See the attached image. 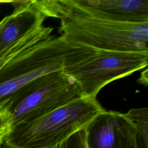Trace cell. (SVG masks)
<instances>
[{
    "mask_svg": "<svg viewBox=\"0 0 148 148\" xmlns=\"http://www.w3.org/2000/svg\"><path fill=\"white\" fill-rule=\"evenodd\" d=\"M53 30L51 27L42 25L18 42L6 54L0 57V87L8 84L18 76L27 49L50 36Z\"/></svg>",
    "mask_w": 148,
    "mask_h": 148,
    "instance_id": "cell-8",
    "label": "cell"
},
{
    "mask_svg": "<svg viewBox=\"0 0 148 148\" xmlns=\"http://www.w3.org/2000/svg\"><path fill=\"white\" fill-rule=\"evenodd\" d=\"M60 37L96 50L148 51V22L128 23L68 15L60 18Z\"/></svg>",
    "mask_w": 148,
    "mask_h": 148,
    "instance_id": "cell-2",
    "label": "cell"
},
{
    "mask_svg": "<svg viewBox=\"0 0 148 148\" xmlns=\"http://www.w3.org/2000/svg\"><path fill=\"white\" fill-rule=\"evenodd\" d=\"M111 148H140L137 132L132 131L123 135Z\"/></svg>",
    "mask_w": 148,
    "mask_h": 148,
    "instance_id": "cell-11",
    "label": "cell"
},
{
    "mask_svg": "<svg viewBox=\"0 0 148 148\" xmlns=\"http://www.w3.org/2000/svg\"><path fill=\"white\" fill-rule=\"evenodd\" d=\"M11 126L10 116L5 107L0 110V148L4 143L5 139L9 132Z\"/></svg>",
    "mask_w": 148,
    "mask_h": 148,
    "instance_id": "cell-12",
    "label": "cell"
},
{
    "mask_svg": "<svg viewBox=\"0 0 148 148\" xmlns=\"http://www.w3.org/2000/svg\"><path fill=\"white\" fill-rule=\"evenodd\" d=\"M14 6L12 14L0 22V57L31 32L43 25L47 16L35 0L10 1Z\"/></svg>",
    "mask_w": 148,
    "mask_h": 148,
    "instance_id": "cell-7",
    "label": "cell"
},
{
    "mask_svg": "<svg viewBox=\"0 0 148 148\" xmlns=\"http://www.w3.org/2000/svg\"><path fill=\"white\" fill-rule=\"evenodd\" d=\"M79 49V46L54 35L27 48L18 76L0 87V110L5 107L12 95L27 83L45 74L62 70Z\"/></svg>",
    "mask_w": 148,
    "mask_h": 148,
    "instance_id": "cell-6",
    "label": "cell"
},
{
    "mask_svg": "<svg viewBox=\"0 0 148 148\" xmlns=\"http://www.w3.org/2000/svg\"><path fill=\"white\" fill-rule=\"evenodd\" d=\"M124 114L135 124L141 147L148 148V109H132Z\"/></svg>",
    "mask_w": 148,
    "mask_h": 148,
    "instance_id": "cell-9",
    "label": "cell"
},
{
    "mask_svg": "<svg viewBox=\"0 0 148 148\" xmlns=\"http://www.w3.org/2000/svg\"><path fill=\"white\" fill-rule=\"evenodd\" d=\"M58 148H89L86 128L79 130L59 145Z\"/></svg>",
    "mask_w": 148,
    "mask_h": 148,
    "instance_id": "cell-10",
    "label": "cell"
},
{
    "mask_svg": "<svg viewBox=\"0 0 148 148\" xmlns=\"http://www.w3.org/2000/svg\"><path fill=\"white\" fill-rule=\"evenodd\" d=\"M58 146H59V145H58ZM58 146H57V147H56L55 148H58ZM1 148H8V147H6V146L3 144V145H2V146L1 147Z\"/></svg>",
    "mask_w": 148,
    "mask_h": 148,
    "instance_id": "cell-14",
    "label": "cell"
},
{
    "mask_svg": "<svg viewBox=\"0 0 148 148\" xmlns=\"http://www.w3.org/2000/svg\"><path fill=\"white\" fill-rule=\"evenodd\" d=\"M104 110L96 98L82 97L39 119L12 126L3 144L8 148H55Z\"/></svg>",
    "mask_w": 148,
    "mask_h": 148,
    "instance_id": "cell-1",
    "label": "cell"
},
{
    "mask_svg": "<svg viewBox=\"0 0 148 148\" xmlns=\"http://www.w3.org/2000/svg\"><path fill=\"white\" fill-rule=\"evenodd\" d=\"M147 64L148 51L95 49L62 71L73 77L84 97L96 98L105 85L144 69Z\"/></svg>",
    "mask_w": 148,
    "mask_h": 148,
    "instance_id": "cell-4",
    "label": "cell"
},
{
    "mask_svg": "<svg viewBox=\"0 0 148 148\" xmlns=\"http://www.w3.org/2000/svg\"><path fill=\"white\" fill-rule=\"evenodd\" d=\"M147 69H146L141 73V76L139 79V83L146 86L147 85Z\"/></svg>",
    "mask_w": 148,
    "mask_h": 148,
    "instance_id": "cell-13",
    "label": "cell"
},
{
    "mask_svg": "<svg viewBox=\"0 0 148 148\" xmlns=\"http://www.w3.org/2000/svg\"><path fill=\"white\" fill-rule=\"evenodd\" d=\"M47 17L79 15L128 23L148 22V0H37Z\"/></svg>",
    "mask_w": 148,
    "mask_h": 148,
    "instance_id": "cell-5",
    "label": "cell"
},
{
    "mask_svg": "<svg viewBox=\"0 0 148 148\" xmlns=\"http://www.w3.org/2000/svg\"><path fill=\"white\" fill-rule=\"evenodd\" d=\"M84 97L76 80L62 70L42 75L17 90L5 106L12 126L29 122Z\"/></svg>",
    "mask_w": 148,
    "mask_h": 148,
    "instance_id": "cell-3",
    "label": "cell"
}]
</instances>
